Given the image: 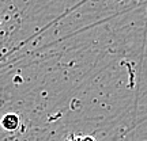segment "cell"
I'll return each instance as SVG.
<instances>
[{
  "label": "cell",
  "instance_id": "6da1fadb",
  "mask_svg": "<svg viewBox=\"0 0 147 141\" xmlns=\"http://www.w3.org/2000/svg\"><path fill=\"white\" fill-rule=\"evenodd\" d=\"M0 125L3 126V129L8 132H12V130H16L18 126H19V117L14 113H8L5 114L1 121H0Z\"/></svg>",
  "mask_w": 147,
  "mask_h": 141
},
{
  "label": "cell",
  "instance_id": "7a4b0ae2",
  "mask_svg": "<svg viewBox=\"0 0 147 141\" xmlns=\"http://www.w3.org/2000/svg\"><path fill=\"white\" fill-rule=\"evenodd\" d=\"M67 141H95V138L91 136H71L69 138H67Z\"/></svg>",
  "mask_w": 147,
  "mask_h": 141
}]
</instances>
